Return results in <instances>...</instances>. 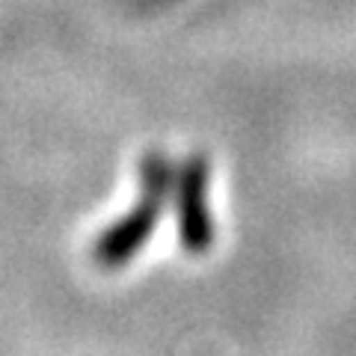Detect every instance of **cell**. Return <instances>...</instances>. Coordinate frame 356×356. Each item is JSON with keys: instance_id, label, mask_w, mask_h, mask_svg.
<instances>
[{"instance_id": "1", "label": "cell", "mask_w": 356, "mask_h": 356, "mask_svg": "<svg viewBox=\"0 0 356 356\" xmlns=\"http://www.w3.org/2000/svg\"><path fill=\"white\" fill-rule=\"evenodd\" d=\"M140 181H143V193L134 202V208L122 220H116L113 226H107L95 243V259L104 267L128 264L149 243L152 232L158 229L166 193H170L172 184L170 163L158 158V154H149L140 166Z\"/></svg>"}, {"instance_id": "2", "label": "cell", "mask_w": 356, "mask_h": 356, "mask_svg": "<svg viewBox=\"0 0 356 356\" xmlns=\"http://www.w3.org/2000/svg\"><path fill=\"white\" fill-rule=\"evenodd\" d=\"M178 238L187 252H205L214 241V222L208 214V166L202 158L184 161L175 178Z\"/></svg>"}]
</instances>
